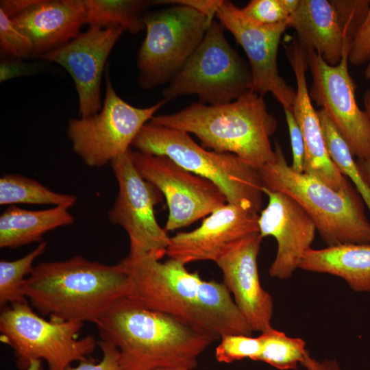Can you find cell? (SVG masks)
Instances as JSON below:
<instances>
[{
    "mask_svg": "<svg viewBox=\"0 0 370 370\" xmlns=\"http://www.w3.org/2000/svg\"><path fill=\"white\" fill-rule=\"evenodd\" d=\"M120 263L128 275L127 297L142 306L167 314L216 340L228 334L252 336L223 282L204 280L177 260L162 262L148 254L129 253Z\"/></svg>",
    "mask_w": 370,
    "mask_h": 370,
    "instance_id": "cell-1",
    "label": "cell"
},
{
    "mask_svg": "<svg viewBox=\"0 0 370 370\" xmlns=\"http://www.w3.org/2000/svg\"><path fill=\"white\" fill-rule=\"evenodd\" d=\"M95 324L101 339L118 349L122 370H193L199 356L217 341L127 297L115 301Z\"/></svg>",
    "mask_w": 370,
    "mask_h": 370,
    "instance_id": "cell-2",
    "label": "cell"
},
{
    "mask_svg": "<svg viewBox=\"0 0 370 370\" xmlns=\"http://www.w3.org/2000/svg\"><path fill=\"white\" fill-rule=\"evenodd\" d=\"M129 291L120 262L107 265L82 256L38 264L22 286L30 306L50 320L93 323Z\"/></svg>",
    "mask_w": 370,
    "mask_h": 370,
    "instance_id": "cell-3",
    "label": "cell"
},
{
    "mask_svg": "<svg viewBox=\"0 0 370 370\" xmlns=\"http://www.w3.org/2000/svg\"><path fill=\"white\" fill-rule=\"evenodd\" d=\"M149 123L193 134L204 147L233 153L258 170L275 158L270 138L277 120L263 97L250 90L230 103H193L173 114L154 116Z\"/></svg>",
    "mask_w": 370,
    "mask_h": 370,
    "instance_id": "cell-4",
    "label": "cell"
},
{
    "mask_svg": "<svg viewBox=\"0 0 370 370\" xmlns=\"http://www.w3.org/2000/svg\"><path fill=\"white\" fill-rule=\"evenodd\" d=\"M275 158L258 169L263 186L291 197L306 210L328 247L370 244V221L353 186L337 191L314 177L293 171L278 142Z\"/></svg>",
    "mask_w": 370,
    "mask_h": 370,
    "instance_id": "cell-5",
    "label": "cell"
},
{
    "mask_svg": "<svg viewBox=\"0 0 370 370\" xmlns=\"http://www.w3.org/2000/svg\"><path fill=\"white\" fill-rule=\"evenodd\" d=\"M135 150L165 156L187 171L204 177L219 188L228 204L259 212L264 195L258 170L230 153L208 151L189 134L146 123L134 140Z\"/></svg>",
    "mask_w": 370,
    "mask_h": 370,
    "instance_id": "cell-6",
    "label": "cell"
},
{
    "mask_svg": "<svg viewBox=\"0 0 370 370\" xmlns=\"http://www.w3.org/2000/svg\"><path fill=\"white\" fill-rule=\"evenodd\" d=\"M82 322L46 320L27 301L1 308V341L9 345L18 369H26L33 360H45L48 370H67L74 361L92 354L97 342L91 335L78 338Z\"/></svg>",
    "mask_w": 370,
    "mask_h": 370,
    "instance_id": "cell-7",
    "label": "cell"
},
{
    "mask_svg": "<svg viewBox=\"0 0 370 370\" xmlns=\"http://www.w3.org/2000/svg\"><path fill=\"white\" fill-rule=\"evenodd\" d=\"M223 29L220 22L211 23L199 47L163 89L166 102L184 95H196L201 103L224 104L250 90L249 65L232 48Z\"/></svg>",
    "mask_w": 370,
    "mask_h": 370,
    "instance_id": "cell-8",
    "label": "cell"
},
{
    "mask_svg": "<svg viewBox=\"0 0 370 370\" xmlns=\"http://www.w3.org/2000/svg\"><path fill=\"white\" fill-rule=\"evenodd\" d=\"M143 21L146 36L137 55V66L138 84L145 90L169 83L199 47L212 22L181 5L145 14Z\"/></svg>",
    "mask_w": 370,
    "mask_h": 370,
    "instance_id": "cell-9",
    "label": "cell"
},
{
    "mask_svg": "<svg viewBox=\"0 0 370 370\" xmlns=\"http://www.w3.org/2000/svg\"><path fill=\"white\" fill-rule=\"evenodd\" d=\"M99 112L84 118L72 119L67 136L73 151L90 167H100L126 153L141 128L166 103L162 99L147 108L133 106L116 92L109 73Z\"/></svg>",
    "mask_w": 370,
    "mask_h": 370,
    "instance_id": "cell-10",
    "label": "cell"
},
{
    "mask_svg": "<svg viewBox=\"0 0 370 370\" xmlns=\"http://www.w3.org/2000/svg\"><path fill=\"white\" fill-rule=\"evenodd\" d=\"M119 186L114 204L108 212L110 223L127 232L132 254H148L161 260L166 254L170 239L158 224L154 207L162 194L143 178L136 169L131 149L110 163Z\"/></svg>",
    "mask_w": 370,
    "mask_h": 370,
    "instance_id": "cell-11",
    "label": "cell"
},
{
    "mask_svg": "<svg viewBox=\"0 0 370 370\" xmlns=\"http://www.w3.org/2000/svg\"><path fill=\"white\" fill-rule=\"evenodd\" d=\"M351 44L345 43L340 62L327 64L315 51L306 49L312 82L309 95L321 107L358 160L370 158V117L358 106L355 84L348 70Z\"/></svg>",
    "mask_w": 370,
    "mask_h": 370,
    "instance_id": "cell-12",
    "label": "cell"
},
{
    "mask_svg": "<svg viewBox=\"0 0 370 370\" xmlns=\"http://www.w3.org/2000/svg\"><path fill=\"white\" fill-rule=\"evenodd\" d=\"M140 176L154 185L169 208L167 232L188 226L227 203L218 186L180 166L165 156L149 155L131 149Z\"/></svg>",
    "mask_w": 370,
    "mask_h": 370,
    "instance_id": "cell-13",
    "label": "cell"
},
{
    "mask_svg": "<svg viewBox=\"0 0 370 370\" xmlns=\"http://www.w3.org/2000/svg\"><path fill=\"white\" fill-rule=\"evenodd\" d=\"M216 16L245 51L251 73L250 90L262 97L270 92L283 109L293 110L296 90L280 75L278 51L286 21L263 25L247 17L230 1L223 0Z\"/></svg>",
    "mask_w": 370,
    "mask_h": 370,
    "instance_id": "cell-14",
    "label": "cell"
},
{
    "mask_svg": "<svg viewBox=\"0 0 370 370\" xmlns=\"http://www.w3.org/2000/svg\"><path fill=\"white\" fill-rule=\"evenodd\" d=\"M123 32L120 27H89L66 45L40 57L60 65L70 74L77 93L81 118L96 114L102 108V75Z\"/></svg>",
    "mask_w": 370,
    "mask_h": 370,
    "instance_id": "cell-15",
    "label": "cell"
},
{
    "mask_svg": "<svg viewBox=\"0 0 370 370\" xmlns=\"http://www.w3.org/2000/svg\"><path fill=\"white\" fill-rule=\"evenodd\" d=\"M268 204L260 212L259 233L262 238L273 236L277 253L269 273L271 277L287 280L299 269L304 254L311 248L316 225L306 210L289 195L263 186Z\"/></svg>",
    "mask_w": 370,
    "mask_h": 370,
    "instance_id": "cell-16",
    "label": "cell"
},
{
    "mask_svg": "<svg viewBox=\"0 0 370 370\" xmlns=\"http://www.w3.org/2000/svg\"><path fill=\"white\" fill-rule=\"evenodd\" d=\"M262 238L259 232L241 238L227 246L214 261L239 311L252 331L260 333L272 328L273 312V298L262 288L258 274Z\"/></svg>",
    "mask_w": 370,
    "mask_h": 370,
    "instance_id": "cell-17",
    "label": "cell"
},
{
    "mask_svg": "<svg viewBox=\"0 0 370 370\" xmlns=\"http://www.w3.org/2000/svg\"><path fill=\"white\" fill-rule=\"evenodd\" d=\"M258 217L254 210L227 203L206 217L195 230L171 237L166 255L184 264L214 262L232 243L259 232Z\"/></svg>",
    "mask_w": 370,
    "mask_h": 370,
    "instance_id": "cell-18",
    "label": "cell"
},
{
    "mask_svg": "<svg viewBox=\"0 0 370 370\" xmlns=\"http://www.w3.org/2000/svg\"><path fill=\"white\" fill-rule=\"evenodd\" d=\"M284 45L296 79L293 112L305 144L304 173L314 177L335 190H348L353 185L330 158L318 112L312 104L306 80L308 66L306 49L297 38Z\"/></svg>",
    "mask_w": 370,
    "mask_h": 370,
    "instance_id": "cell-19",
    "label": "cell"
},
{
    "mask_svg": "<svg viewBox=\"0 0 370 370\" xmlns=\"http://www.w3.org/2000/svg\"><path fill=\"white\" fill-rule=\"evenodd\" d=\"M11 19L31 42L34 57L40 58L82 33L86 24L84 0H39Z\"/></svg>",
    "mask_w": 370,
    "mask_h": 370,
    "instance_id": "cell-20",
    "label": "cell"
},
{
    "mask_svg": "<svg viewBox=\"0 0 370 370\" xmlns=\"http://www.w3.org/2000/svg\"><path fill=\"white\" fill-rule=\"evenodd\" d=\"M286 25L296 31L297 40L306 49L315 51L329 65L340 62L348 42L330 1L299 0Z\"/></svg>",
    "mask_w": 370,
    "mask_h": 370,
    "instance_id": "cell-21",
    "label": "cell"
},
{
    "mask_svg": "<svg viewBox=\"0 0 370 370\" xmlns=\"http://www.w3.org/2000/svg\"><path fill=\"white\" fill-rule=\"evenodd\" d=\"M299 269L337 276L353 291L370 293V244L311 247L304 254Z\"/></svg>",
    "mask_w": 370,
    "mask_h": 370,
    "instance_id": "cell-22",
    "label": "cell"
},
{
    "mask_svg": "<svg viewBox=\"0 0 370 370\" xmlns=\"http://www.w3.org/2000/svg\"><path fill=\"white\" fill-rule=\"evenodd\" d=\"M73 222L65 207L29 210L11 205L0 215V247L14 249L41 241L47 232Z\"/></svg>",
    "mask_w": 370,
    "mask_h": 370,
    "instance_id": "cell-23",
    "label": "cell"
},
{
    "mask_svg": "<svg viewBox=\"0 0 370 370\" xmlns=\"http://www.w3.org/2000/svg\"><path fill=\"white\" fill-rule=\"evenodd\" d=\"M89 27H120L132 34L145 29L143 12L155 5L148 0H84Z\"/></svg>",
    "mask_w": 370,
    "mask_h": 370,
    "instance_id": "cell-24",
    "label": "cell"
},
{
    "mask_svg": "<svg viewBox=\"0 0 370 370\" xmlns=\"http://www.w3.org/2000/svg\"><path fill=\"white\" fill-rule=\"evenodd\" d=\"M75 195L53 191L36 180L7 173L0 178V205L27 204L67 208L76 202Z\"/></svg>",
    "mask_w": 370,
    "mask_h": 370,
    "instance_id": "cell-25",
    "label": "cell"
},
{
    "mask_svg": "<svg viewBox=\"0 0 370 370\" xmlns=\"http://www.w3.org/2000/svg\"><path fill=\"white\" fill-rule=\"evenodd\" d=\"M325 147L333 164L349 177L370 212V188L362 177L351 150L323 110L317 111Z\"/></svg>",
    "mask_w": 370,
    "mask_h": 370,
    "instance_id": "cell-26",
    "label": "cell"
},
{
    "mask_svg": "<svg viewBox=\"0 0 370 370\" xmlns=\"http://www.w3.org/2000/svg\"><path fill=\"white\" fill-rule=\"evenodd\" d=\"M261 352L257 361L266 362L279 370H295L308 353L301 338L288 336L271 328L259 336Z\"/></svg>",
    "mask_w": 370,
    "mask_h": 370,
    "instance_id": "cell-27",
    "label": "cell"
},
{
    "mask_svg": "<svg viewBox=\"0 0 370 370\" xmlns=\"http://www.w3.org/2000/svg\"><path fill=\"white\" fill-rule=\"evenodd\" d=\"M47 245L46 242H41L22 258L0 261L1 308L14 303L27 301L22 293L23 284L34 267V260L44 253Z\"/></svg>",
    "mask_w": 370,
    "mask_h": 370,
    "instance_id": "cell-28",
    "label": "cell"
},
{
    "mask_svg": "<svg viewBox=\"0 0 370 370\" xmlns=\"http://www.w3.org/2000/svg\"><path fill=\"white\" fill-rule=\"evenodd\" d=\"M261 352L258 337L243 334H228L220 339L215 349V357L220 362L230 363L249 358L257 361Z\"/></svg>",
    "mask_w": 370,
    "mask_h": 370,
    "instance_id": "cell-29",
    "label": "cell"
},
{
    "mask_svg": "<svg viewBox=\"0 0 370 370\" xmlns=\"http://www.w3.org/2000/svg\"><path fill=\"white\" fill-rule=\"evenodd\" d=\"M343 30L345 40L352 44L370 6L369 0H332Z\"/></svg>",
    "mask_w": 370,
    "mask_h": 370,
    "instance_id": "cell-30",
    "label": "cell"
},
{
    "mask_svg": "<svg viewBox=\"0 0 370 370\" xmlns=\"http://www.w3.org/2000/svg\"><path fill=\"white\" fill-rule=\"evenodd\" d=\"M0 47L3 53L25 60L34 57L29 40L14 25L11 18L0 9Z\"/></svg>",
    "mask_w": 370,
    "mask_h": 370,
    "instance_id": "cell-31",
    "label": "cell"
},
{
    "mask_svg": "<svg viewBox=\"0 0 370 370\" xmlns=\"http://www.w3.org/2000/svg\"><path fill=\"white\" fill-rule=\"evenodd\" d=\"M241 10L247 17L263 25L284 22L288 18L279 0H251Z\"/></svg>",
    "mask_w": 370,
    "mask_h": 370,
    "instance_id": "cell-32",
    "label": "cell"
},
{
    "mask_svg": "<svg viewBox=\"0 0 370 370\" xmlns=\"http://www.w3.org/2000/svg\"><path fill=\"white\" fill-rule=\"evenodd\" d=\"M370 60V6L351 44L348 61L354 66Z\"/></svg>",
    "mask_w": 370,
    "mask_h": 370,
    "instance_id": "cell-33",
    "label": "cell"
},
{
    "mask_svg": "<svg viewBox=\"0 0 370 370\" xmlns=\"http://www.w3.org/2000/svg\"><path fill=\"white\" fill-rule=\"evenodd\" d=\"M98 345L103 353L102 359L99 362H95L92 358H86L79 361L76 367L70 365L67 370H122L116 347L102 340Z\"/></svg>",
    "mask_w": 370,
    "mask_h": 370,
    "instance_id": "cell-34",
    "label": "cell"
},
{
    "mask_svg": "<svg viewBox=\"0 0 370 370\" xmlns=\"http://www.w3.org/2000/svg\"><path fill=\"white\" fill-rule=\"evenodd\" d=\"M289 132L293 153L291 169L297 173H304L305 144L303 135L293 114V110L284 109Z\"/></svg>",
    "mask_w": 370,
    "mask_h": 370,
    "instance_id": "cell-35",
    "label": "cell"
},
{
    "mask_svg": "<svg viewBox=\"0 0 370 370\" xmlns=\"http://www.w3.org/2000/svg\"><path fill=\"white\" fill-rule=\"evenodd\" d=\"M223 0H158L155 5L173 4L191 8L206 16L210 21L214 17Z\"/></svg>",
    "mask_w": 370,
    "mask_h": 370,
    "instance_id": "cell-36",
    "label": "cell"
},
{
    "mask_svg": "<svg viewBox=\"0 0 370 370\" xmlns=\"http://www.w3.org/2000/svg\"><path fill=\"white\" fill-rule=\"evenodd\" d=\"M36 65L25 62L23 60L14 58L3 60L0 64V82L30 75L36 70Z\"/></svg>",
    "mask_w": 370,
    "mask_h": 370,
    "instance_id": "cell-37",
    "label": "cell"
},
{
    "mask_svg": "<svg viewBox=\"0 0 370 370\" xmlns=\"http://www.w3.org/2000/svg\"><path fill=\"white\" fill-rule=\"evenodd\" d=\"M300 365L306 370H343L336 359L317 360L306 354Z\"/></svg>",
    "mask_w": 370,
    "mask_h": 370,
    "instance_id": "cell-38",
    "label": "cell"
},
{
    "mask_svg": "<svg viewBox=\"0 0 370 370\" xmlns=\"http://www.w3.org/2000/svg\"><path fill=\"white\" fill-rule=\"evenodd\" d=\"M38 1L39 0H1L0 1V9L8 16L12 18Z\"/></svg>",
    "mask_w": 370,
    "mask_h": 370,
    "instance_id": "cell-39",
    "label": "cell"
},
{
    "mask_svg": "<svg viewBox=\"0 0 370 370\" xmlns=\"http://www.w3.org/2000/svg\"><path fill=\"white\" fill-rule=\"evenodd\" d=\"M365 110L370 117V89H367L364 95ZM360 175L370 188V158L356 162Z\"/></svg>",
    "mask_w": 370,
    "mask_h": 370,
    "instance_id": "cell-40",
    "label": "cell"
},
{
    "mask_svg": "<svg viewBox=\"0 0 370 370\" xmlns=\"http://www.w3.org/2000/svg\"><path fill=\"white\" fill-rule=\"evenodd\" d=\"M279 1L284 11L289 16L297 8L299 0H279Z\"/></svg>",
    "mask_w": 370,
    "mask_h": 370,
    "instance_id": "cell-41",
    "label": "cell"
},
{
    "mask_svg": "<svg viewBox=\"0 0 370 370\" xmlns=\"http://www.w3.org/2000/svg\"><path fill=\"white\" fill-rule=\"evenodd\" d=\"M42 361L40 360H33L25 370H45Z\"/></svg>",
    "mask_w": 370,
    "mask_h": 370,
    "instance_id": "cell-42",
    "label": "cell"
},
{
    "mask_svg": "<svg viewBox=\"0 0 370 370\" xmlns=\"http://www.w3.org/2000/svg\"><path fill=\"white\" fill-rule=\"evenodd\" d=\"M365 77L367 80H370V60L369 61L365 71Z\"/></svg>",
    "mask_w": 370,
    "mask_h": 370,
    "instance_id": "cell-43",
    "label": "cell"
},
{
    "mask_svg": "<svg viewBox=\"0 0 370 370\" xmlns=\"http://www.w3.org/2000/svg\"><path fill=\"white\" fill-rule=\"evenodd\" d=\"M155 370H190V369H184V368H161V369H158Z\"/></svg>",
    "mask_w": 370,
    "mask_h": 370,
    "instance_id": "cell-44",
    "label": "cell"
}]
</instances>
